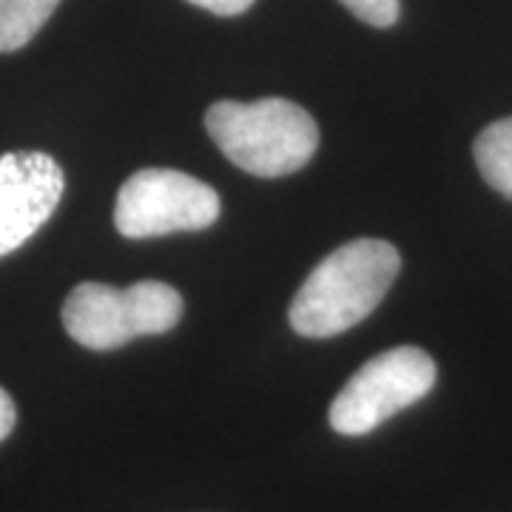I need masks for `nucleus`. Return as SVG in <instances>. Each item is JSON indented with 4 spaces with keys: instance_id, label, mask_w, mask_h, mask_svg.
Returning <instances> with one entry per match:
<instances>
[{
    "instance_id": "obj_1",
    "label": "nucleus",
    "mask_w": 512,
    "mask_h": 512,
    "mask_svg": "<svg viewBox=\"0 0 512 512\" xmlns=\"http://www.w3.org/2000/svg\"><path fill=\"white\" fill-rule=\"evenodd\" d=\"M399 268L402 256L384 239H353L336 248L293 296V330L308 339H330L359 325L379 308Z\"/></svg>"
},
{
    "instance_id": "obj_10",
    "label": "nucleus",
    "mask_w": 512,
    "mask_h": 512,
    "mask_svg": "<svg viewBox=\"0 0 512 512\" xmlns=\"http://www.w3.org/2000/svg\"><path fill=\"white\" fill-rule=\"evenodd\" d=\"M200 9H208L214 15H222V18H234V15H242L254 6V0H188Z\"/></svg>"
},
{
    "instance_id": "obj_5",
    "label": "nucleus",
    "mask_w": 512,
    "mask_h": 512,
    "mask_svg": "<svg viewBox=\"0 0 512 512\" xmlns=\"http://www.w3.org/2000/svg\"><path fill=\"white\" fill-rule=\"evenodd\" d=\"M220 194L174 168H143L131 174L114 205V225L128 239L202 231L220 217Z\"/></svg>"
},
{
    "instance_id": "obj_7",
    "label": "nucleus",
    "mask_w": 512,
    "mask_h": 512,
    "mask_svg": "<svg viewBox=\"0 0 512 512\" xmlns=\"http://www.w3.org/2000/svg\"><path fill=\"white\" fill-rule=\"evenodd\" d=\"M473 154L487 185L504 197H512V117L484 128Z\"/></svg>"
},
{
    "instance_id": "obj_11",
    "label": "nucleus",
    "mask_w": 512,
    "mask_h": 512,
    "mask_svg": "<svg viewBox=\"0 0 512 512\" xmlns=\"http://www.w3.org/2000/svg\"><path fill=\"white\" fill-rule=\"evenodd\" d=\"M15 421H18L15 402H12V396L0 387V441L6 439V436L15 430Z\"/></svg>"
},
{
    "instance_id": "obj_9",
    "label": "nucleus",
    "mask_w": 512,
    "mask_h": 512,
    "mask_svg": "<svg viewBox=\"0 0 512 512\" xmlns=\"http://www.w3.org/2000/svg\"><path fill=\"white\" fill-rule=\"evenodd\" d=\"M350 12L367 26L387 29L399 20V0H342Z\"/></svg>"
},
{
    "instance_id": "obj_8",
    "label": "nucleus",
    "mask_w": 512,
    "mask_h": 512,
    "mask_svg": "<svg viewBox=\"0 0 512 512\" xmlns=\"http://www.w3.org/2000/svg\"><path fill=\"white\" fill-rule=\"evenodd\" d=\"M60 0H0V52H18L52 18Z\"/></svg>"
},
{
    "instance_id": "obj_3",
    "label": "nucleus",
    "mask_w": 512,
    "mask_h": 512,
    "mask_svg": "<svg viewBox=\"0 0 512 512\" xmlns=\"http://www.w3.org/2000/svg\"><path fill=\"white\" fill-rule=\"evenodd\" d=\"M183 316V296L165 282L143 279L131 288L80 282L63 302V325L89 350L123 348L140 336L168 333Z\"/></svg>"
},
{
    "instance_id": "obj_2",
    "label": "nucleus",
    "mask_w": 512,
    "mask_h": 512,
    "mask_svg": "<svg viewBox=\"0 0 512 512\" xmlns=\"http://www.w3.org/2000/svg\"><path fill=\"white\" fill-rule=\"evenodd\" d=\"M205 128L222 154L254 177H288L311 163L319 148L316 120L282 97L220 100L205 114Z\"/></svg>"
},
{
    "instance_id": "obj_6",
    "label": "nucleus",
    "mask_w": 512,
    "mask_h": 512,
    "mask_svg": "<svg viewBox=\"0 0 512 512\" xmlns=\"http://www.w3.org/2000/svg\"><path fill=\"white\" fill-rule=\"evenodd\" d=\"M66 177L43 151H9L0 157V256L18 251L49 222L63 200Z\"/></svg>"
},
{
    "instance_id": "obj_4",
    "label": "nucleus",
    "mask_w": 512,
    "mask_h": 512,
    "mask_svg": "<svg viewBox=\"0 0 512 512\" xmlns=\"http://www.w3.org/2000/svg\"><path fill=\"white\" fill-rule=\"evenodd\" d=\"M436 387V362L421 348L384 350L353 373L330 404V427L342 436H367L384 421L421 402Z\"/></svg>"
}]
</instances>
